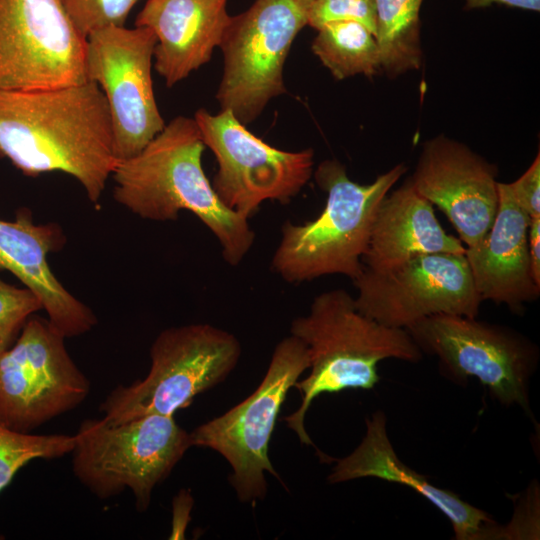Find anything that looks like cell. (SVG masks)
Listing matches in <instances>:
<instances>
[{
	"mask_svg": "<svg viewBox=\"0 0 540 540\" xmlns=\"http://www.w3.org/2000/svg\"><path fill=\"white\" fill-rule=\"evenodd\" d=\"M64 339L48 319L32 315L0 354V425L30 433L86 399L90 381Z\"/></svg>",
	"mask_w": 540,
	"mask_h": 540,
	"instance_id": "cell-10",
	"label": "cell"
},
{
	"mask_svg": "<svg viewBox=\"0 0 540 540\" xmlns=\"http://www.w3.org/2000/svg\"><path fill=\"white\" fill-rule=\"evenodd\" d=\"M422 353L439 360L443 376L457 384L474 377L506 407L533 419L530 382L540 351L526 335L500 324L455 314L425 317L406 328Z\"/></svg>",
	"mask_w": 540,
	"mask_h": 540,
	"instance_id": "cell-7",
	"label": "cell"
},
{
	"mask_svg": "<svg viewBox=\"0 0 540 540\" xmlns=\"http://www.w3.org/2000/svg\"><path fill=\"white\" fill-rule=\"evenodd\" d=\"M514 198L531 219L540 218V154L529 168L514 182L509 183Z\"/></svg>",
	"mask_w": 540,
	"mask_h": 540,
	"instance_id": "cell-27",
	"label": "cell"
},
{
	"mask_svg": "<svg viewBox=\"0 0 540 540\" xmlns=\"http://www.w3.org/2000/svg\"><path fill=\"white\" fill-rule=\"evenodd\" d=\"M355 21L364 25L374 36L376 10L374 0H313L307 25L318 30L330 22Z\"/></svg>",
	"mask_w": 540,
	"mask_h": 540,
	"instance_id": "cell-26",
	"label": "cell"
},
{
	"mask_svg": "<svg viewBox=\"0 0 540 540\" xmlns=\"http://www.w3.org/2000/svg\"><path fill=\"white\" fill-rule=\"evenodd\" d=\"M312 51L337 80L375 75L381 68L375 36L355 21L330 22L317 30Z\"/></svg>",
	"mask_w": 540,
	"mask_h": 540,
	"instance_id": "cell-22",
	"label": "cell"
},
{
	"mask_svg": "<svg viewBox=\"0 0 540 540\" xmlns=\"http://www.w3.org/2000/svg\"><path fill=\"white\" fill-rule=\"evenodd\" d=\"M228 0H147L135 26L156 36L154 68L172 87L209 62L232 16Z\"/></svg>",
	"mask_w": 540,
	"mask_h": 540,
	"instance_id": "cell-19",
	"label": "cell"
},
{
	"mask_svg": "<svg viewBox=\"0 0 540 540\" xmlns=\"http://www.w3.org/2000/svg\"><path fill=\"white\" fill-rule=\"evenodd\" d=\"M156 42L140 26H112L87 37V75L106 99L118 161L138 154L166 125L153 90Z\"/></svg>",
	"mask_w": 540,
	"mask_h": 540,
	"instance_id": "cell-13",
	"label": "cell"
},
{
	"mask_svg": "<svg viewBox=\"0 0 540 540\" xmlns=\"http://www.w3.org/2000/svg\"><path fill=\"white\" fill-rule=\"evenodd\" d=\"M240 355L239 340L213 325L167 328L152 343L148 374L113 389L99 406L102 420L117 424L150 414L174 416L223 382Z\"/></svg>",
	"mask_w": 540,
	"mask_h": 540,
	"instance_id": "cell-6",
	"label": "cell"
},
{
	"mask_svg": "<svg viewBox=\"0 0 540 540\" xmlns=\"http://www.w3.org/2000/svg\"><path fill=\"white\" fill-rule=\"evenodd\" d=\"M205 144L194 118L177 116L138 154L118 161L114 199L133 214L174 221L193 213L218 240L224 260L238 265L255 241L248 219L226 207L202 168Z\"/></svg>",
	"mask_w": 540,
	"mask_h": 540,
	"instance_id": "cell-2",
	"label": "cell"
},
{
	"mask_svg": "<svg viewBox=\"0 0 540 540\" xmlns=\"http://www.w3.org/2000/svg\"><path fill=\"white\" fill-rule=\"evenodd\" d=\"M499 203L493 224L465 255L475 288L484 300L522 314L540 296L529 254L531 218L514 198L509 183L498 182Z\"/></svg>",
	"mask_w": 540,
	"mask_h": 540,
	"instance_id": "cell-16",
	"label": "cell"
},
{
	"mask_svg": "<svg viewBox=\"0 0 540 540\" xmlns=\"http://www.w3.org/2000/svg\"><path fill=\"white\" fill-rule=\"evenodd\" d=\"M313 0H256L232 16L219 45L223 73L216 99L245 126L286 92L283 68Z\"/></svg>",
	"mask_w": 540,
	"mask_h": 540,
	"instance_id": "cell-9",
	"label": "cell"
},
{
	"mask_svg": "<svg viewBox=\"0 0 540 540\" xmlns=\"http://www.w3.org/2000/svg\"><path fill=\"white\" fill-rule=\"evenodd\" d=\"M41 309L40 300L30 289L0 277V354L15 343L27 320Z\"/></svg>",
	"mask_w": 540,
	"mask_h": 540,
	"instance_id": "cell-24",
	"label": "cell"
},
{
	"mask_svg": "<svg viewBox=\"0 0 540 540\" xmlns=\"http://www.w3.org/2000/svg\"><path fill=\"white\" fill-rule=\"evenodd\" d=\"M407 168L399 163L370 184L352 181L336 159L321 162L317 185L327 193L322 212L303 224L286 221L272 258V268L285 281H310L340 274L355 280L364 269L365 254L378 208Z\"/></svg>",
	"mask_w": 540,
	"mask_h": 540,
	"instance_id": "cell-4",
	"label": "cell"
},
{
	"mask_svg": "<svg viewBox=\"0 0 540 540\" xmlns=\"http://www.w3.org/2000/svg\"><path fill=\"white\" fill-rule=\"evenodd\" d=\"M0 158L26 176L68 174L98 203L118 162L99 86L0 90Z\"/></svg>",
	"mask_w": 540,
	"mask_h": 540,
	"instance_id": "cell-1",
	"label": "cell"
},
{
	"mask_svg": "<svg viewBox=\"0 0 540 540\" xmlns=\"http://www.w3.org/2000/svg\"><path fill=\"white\" fill-rule=\"evenodd\" d=\"M460 239L448 234L437 220L432 204L409 178L382 200L362 257L364 268L384 272L420 255L465 253Z\"/></svg>",
	"mask_w": 540,
	"mask_h": 540,
	"instance_id": "cell-20",
	"label": "cell"
},
{
	"mask_svg": "<svg viewBox=\"0 0 540 540\" xmlns=\"http://www.w3.org/2000/svg\"><path fill=\"white\" fill-rule=\"evenodd\" d=\"M465 3L468 9L483 8L492 4H503L536 12L540 10V0H465Z\"/></svg>",
	"mask_w": 540,
	"mask_h": 540,
	"instance_id": "cell-29",
	"label": "cell"
},
{
	"mask_svg": "<svg viewBox=\"0 0 540 540\" xmlns=\"http://www.w3.org/2000/svg\"><path fill=\"white\" fill-rule=\"evenodd\" d=\"M291 335L307 347L310 374L294 385L301 405L283 420L303 444L312 445L304 421L313 400L324 393L372 389L385 359L419 362L423 353L406 329L385 326L360 313L344 289L318 294L309 313L295 318Z\"/></svg>",
	"mask_w": 540,
	"mask_h": 540,
	"instance_id": "cell-3",
	"label": "cell"
},
{
	"mask_svg": "<svg viewBox=\"0 0 540 540\" xmlns=\"http://www.w3.org/2000/svg\"><path fill=\"white\" fill-rule=\"evenodd\" d=\"M328 476L332 484L373 477L406 486L427 499L448 520L457 540L502 539L503 529L491 516L450 490L437 487L397 456L387 434L386 416L375 412L366 419V433L348 456L337 459Z\"/></svg>",
	"mask_w": 540,
	"mask_h": 540,
	"instance_id": "cell-17",
	"label": "cell"
},
{
	"mask_svg": "<svg viewBox=\"0 0 540 540\" xmlns=\"http://www.w3.org/2000/svg\"><path fill=\"white\" fill-rule=\"evenodd\" d=\"M308 368L306 345L296 336L285 337L255 391L190 432L192 446L210 448L227 460L232 468L229 481L241 502L265 497L266 472L279 478L269 458V442L288 391Z\"/></svg>",
	"mask_w": 540,
	"mask_h": 540,
	"instance_id": "cell-8",
	"label": "cell"
},
{
	"mask_svg": "<svg viewBox=\"0 0 540 540\" xmlns=\"http://www.w3.org/2000/svg\"><path fill=\"white\" fill-rule=\"evenodd\" d=\"M375 39L381 68L395 77L419 69L422 62L420 8L423 0H374Z\"/></svg>",
	"mask_w": 540,
	"mask_h": 540,
	"instance_id": "cell-21",
	"label": "cell"
},
{
	"mask_svg": "<svg viewBox=\"0 0 540 540\" xmlns=\"http://www.w3.org/2000/svg\"><path fill=\"white\" fill-rule=\"evenodd\" d=\"M75 441V435H39L0 425V493L30 461L60 458L71 453Z\"/></svg>",
	"mask_w": 540,
	"mask_h": 540,
	"instance_id": "cell-23",
	"label": "cell"
},
{
	"mask_svg": "<svg viewBox=\"0 0 540 540\" xmlns=\"http://www.w3.org/2000/svg\"><path fill=\"white\" fill-rule=\"evenodd\" d=\"M498 169L464 143L439 135L423 144L410 177L415 190L449 219L466 247L478 244L497 213Z\"/></svg>",
	"mask_w": 540,
	"mask_h": 540,
	"instance_id": "cell-15",
	"label": "cell"
},
{
	"mask_svg": "<svg viewBox=\"0 0 540 540\" xmlns=\"http://www.w3.org/2000/svg\"><path fill=\"white\" fill-rule=\"evenodd\" d=\"M75 437L72 470L79 482L99 499L129 489L140 513L150 506L154 488L192 447L190 433L174 416L160 414L117 424L87 419Z\"/></svg>",
	"mask_w": 540,
	"mask_h": 540,
	"instance_id": "cell-5",
	"label": "cell"
},
{
	"mask_svg": "<svg viewBox=\"0 0 540 540\" xmlns=\"http://www.w3.org/2000/svg\"><path fill=\"white\" fill-rule=\"evenodd\" d=\"M528 240L533 277L540 285V218L531 219Z\"/></svg>",
	"mask_w": 540,
	"mask_h": 540,
	"instance_id": "cell-28",
	"label": "cell"
},
{
	"mask_svg": "<svg viewBox=\"0 0 540 540\" xmlns=\"http://www.w3.org/2000/svg\"><path fill=\"white\" fill-rule=\"evenodd\" d=\"M86 53L61 0H0V90L87 82Z\"/></svg>",
	"mask_w": 540,
	"mask_h": 540,
	"instance_id": "cell-12",
	"label": "cell"
},
{
	"mask_svg": "<svg viewBox=\"0 0 540 540\" xmlns=\"http://www.w3.org/2000/svg\"><path fill=\"white\" fill-rule=\"evenodd\" d=\"M353 282L358 311L393 328L436 314L477 317L483 302L465 253L420 255L384 272L364 268Z\"/></svg>",
	"mask_w": 540,
	"mask_h": 540,
	"instance_id": "cell-14",
	"label": "cell"
},
{
	"mask_svg": "<svg viewBox=\"0 0 540 540\" xmlns=\"http://www.w3.org/2000/svg\"><path fill=\"white\" fill-rule=\"evenodd\" d=\"M217 160L212 187L223 204L249 219L266 200L287 203L313 173L314 151L277 149L251 133L229 110L194 115Z\"/></svg>",
	"mask_w": 540,
	"mask_h": 540,
	"instance_id": "cell-11",
	"label": "cell"
},
{
	"mask_svg": "<svg viewBox=\"0 0 540 540\" xmlns=\"http://www.w3.org/2000/svg\"><path fill=\"white\" fill-rule=\"evenodd\" d=\"M139 0H61L78 30L90 34L112 26H124Z\"/></svg>",
	"mask_w": 540,
	"mask_h": 540,
	"instance_id": "cell-25",
	"label": "cell"
},
{
	"mask_svg": "<svg viewBox=\"0 0 540 540\" xmlns=\"http://www.w3.org/2000/svg\"><path fill=\"white\" fill-rule=\"evenodd\" d=\"M65 237L55 223L35 224L28 210L14 221L0 219V268L16 276L40 300L50 323L65 337L90 331L97 323L92 310L74 297L53 274L48 255Z\"/></svg>",
	"mask_w": 540,
	"mask_h": 540,
	"instance_id": "cell-18",
	"label": "cell"
}]
</instances>
